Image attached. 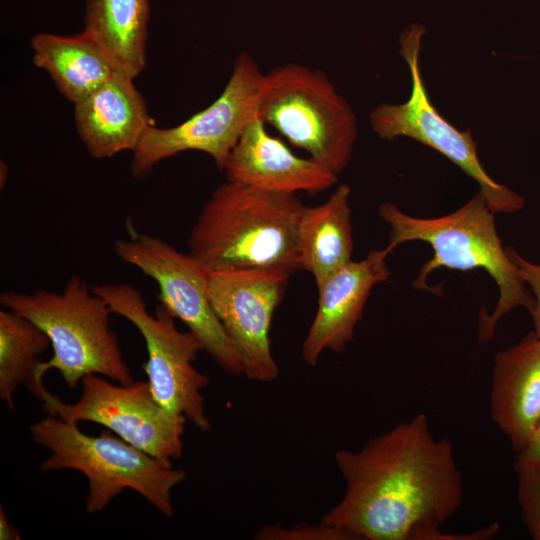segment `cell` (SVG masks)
I'll list each match as a JSON object with an SVG mask.
<instances>
[{
    "label": "cell",
    "instance_id": "d4e9b609",
    "mask_svg": "<svg viewBox=\"0 0 540 540\" xmlns=\"http://www.w3.org/2000/svg\"><path fill=\"white\" fill-rule=\"evenodd\" d=\"M20 538V532L9 522L7 515L0 508V539L19 540Z\"/></svg>",
    "mask_w": 540,
    "mask_h": 540
},
{
    "label": "cell",
    "instance_id": "52a82bcc",
    "mask_svg": "<svg viewBox=\"0 0 540 540\" xmlns=\"http://www.w3.org/2000/svg\"><path fill=\"white\" fill-rule=\"evenodd\" d=\"M117 314L132 323L142 335L148 358L143 369L156 400L168 410L183 415L202 432L211 429L202 395L209 377L194 362L203 346L191 332L180 331L175 317L161 304L154 314L134 286L120 283L92 287Z\"/></svg>",
    "mask_w": 540,
    "mask_h": 540
},
{
    "label": "cell",
    "instance_id": "cb8c5ba5",
    "mask_svg": "<svg viewBox=\"0 0 540 540\" xmlns=\"http://www.w3.org/2000/svg\"><path fill=\"white\" fill-rule=\"evenodd\" d=\"M540 463V424L527 445L516 452L514 467Z\"/></svg>",
    "mask_w": 540,
    "mask_h": 540
},
{
    "label": "cell",
    "instance_id": "9c48e42d",
    "mask_svg": "<svg viewBox=\"0 0 540 540\" xmlns=\"http://www.w3.org/2000/svg\"><path fill=\"white\" fill-rule=\"evenodd\" d=\"M113 249L123 263L157 282L160 304L188 327L226 374L243 375L240 356L210 301L209 271L188 253L132 227L128 238L117 239Z\"/></svg>",
    "mask_w": 540,
    "mask_h": 540
},
{
    "label": "cell",
    "instance_id": "4fadbf2b",
    "mask_svg": "<svg viewBox=\"0 0 540 540\" xmlns=\"http://www.w3.org/2000/svg\"><path fill=\"white\" fill-rule=\"evenodd\" d=\"M384 248L371 250L360 261H349L317 286L318 306L301 347V356L316 366L322 353H341L353 341L371 290L386 281L390 271Z\"/></svg>",
    "mask_w": 540,
    "mask_h": 540
},
{
    "label": "cell",
    "instance_id": "603a6c76",
    "mask_svg": "<svg viewBox=\"0 0 540 540\" xmlns=\"http://www.w3.org/2000/svg\"><path fill=\"white\" fill-rule=\"evenodd\" d=\"M506 250L516 266L518 275L530 286L534 294V304L529 313L533 319V331L540 338V264L525 259L513 247H506Z\"/></svg>",
    "mask_w": 540,
    "mask_h": 540
},
{
    "label": "cell",
    "instance_id": "ffe728a7",
    "mask_svg": "<svg viewBox=\"0 0 540 540\" xmlns=\"http://www.w3.org/2000/svg\"><path fill=\"white\" fill-rule=\"evenodd\" d=\"M51 345L35 323L8 309L0 311V398L15 408L14 395L33 379L38 356Z\"/></svg>",
    "mask_w": 540,
    "mask_h": 540
},
{
    "label": "cell",
    "instance_id": "7a4b0ae2",
    "mask_svg": "<svg viewBox=\"0 0 540 540\" xmlns=\"http://www.w3.org/2000/svg\"><path fill=\"white\" fill-rule=\"evenodd\" d=\"M305 205L297 194L228 180L217 187L188 237V254L209 272L301 269L298 229Z\"/></svg>",
    "mask_w": 540,
    "mask_h": 540
},
{
    "label": "cell",
    "instance_id": "44dd1931",
    "mask_svg": "<svg viewBox=\"0 0 540 540\" xmlns=\"http://www.w3.org/2000/svg\"><path fill=\"white\" fill-rule=\"evenodd\" d=\"M517 502L522 521L534 540H540V463L514 467Z\"/></svg>",
    "mask_w": 540,
    "mask_h": 540
},
{
    "label": "cell",
    "instance_id": "9a60e30c",
    "mask_svg": "<svg viewBox=\"0 0 540 540\" xmlns=\"http://www.w3.org/2000/svg\"><path fill=\"white\" fill-rule=\"evenodd\" d=\"M490 414L515 452L540 424V338L534 331L498 351L491 378Z\"/></svg>",
    "mask_w": 540,
    "mask_h": 540
},
{
    "label": "cell",
    "instance_id": "8992f818",
    "mask_svg": "<svg viewBox=\"0 0 540 540\" xmlns=\"http://www.w3.org/2000/svg\"><path fill=\"white\" fill-rule=\"evenodd\" d=\"M258 117L336 175L352 157L355 115L320 70L289 63L265 74Z\"/></svg>",
    "mask_w": 540,
    "mask_h": 540
},
{
    "label": "cell",
    "instance_id": "ac0fdd59",
    "mask_svg": "<svg viewBox=\"0 0 540 540\" xmlns=\"http://www.w3.org/2000/svg\"><path fill=\"white\" fill-rule=\"evenodd\" d=\"M31 46L34 65L45 70L74 104L116 72L103 48L85 31L73 36L39 33L32 37Z\"/></svg>",
    "mask_w": 540,
    "mask_h": 540
},
{
    "label": "cell",
    "instance_id": "7c38bea8",
    "mask_svg": "<svg viewBox=\"0 0 540 540\" xmlns=\"http://www.w3.org/2000/svg\"><path fill=\"white\" fill-rule=\"evenodd\" d=\"M291 274L281 269L209 272L212 307L250 380L271 382L279 376L270 328Z\"/></svg>",
    "mask_w": 540,
    "mask_h": 540
},
{
    "label": "cell",
    "instance_id": "277c9868",
    "mask_svg": "<svg viewBox=\"0 0 540 540\" xmlns=\"http://www.w3.org/2000/svg\"><path fill=\"white\" fill-rule=\"evenodd\" d=\"M0 303L41 328L53 348V356L39 362L26 386L30 392L44 385L43 378L51 369L59 371L71 389L90 374L120 384L134 381L111 328V309L81 276L73 275L62 292H2Z\"/></svg>",
    "mask_w": 540,
    "mask_h": 540
},
{
    "label": "cell",
    "instance_id": "5b68a950",
    "mask_svg": "<svg viewBox=\"0 0 540 540\" xmlns=\"http://www.w3.org/2000/svg\"><path fill=\"white\" fill-rule=\"evenodd\" d=\"M30 432L34 442L50 452L41 463L43 472L70 469L86 476L89 514L102 512L123 490L131 489L161 514L173 517L172 490L186 478L184 470L162 465L110 430L89 436L76 423L56 416L33 423Z\"/></svg>",
    "mask_w": 540,
    "mask_h": 540
},
{
    "label": "cell",
    "instance_id": "7402d4cb",
    "mask_svg": "<svg viewBox=\"0 0 540 540\" xmlns=\"http://www.w3.org/2000/svg\"><path fill=\"white\" fill-rule=\"evenodd\" d=\"M258 540H353L347 532L326 525L298 523L293 527H283L275 523L260 528L255 534Z\"/></svg>",
    "mask_w": 540,
    "mask_h": 540
},
{
    "label": "cell",
    "instance_id": "30bf717a",
    "mask_svg": "<svg viewBox=\"0 0 540 540\" xmlns=\"http://www.w3.org/2000/svg\"><path fill=\"white\" fill-rule=\"evenodd\" d=\"M264 75L249 54L241 53L222 93L208 107L177 126L145 130L132 151V176L144 178L160 161L185 151L208 154L223 171L244 129L258 117Z\"/></svg>",
    "mask_w": 540,
    "mask_h": 540
},
{
    "label": "cell",
    "instance_id": "ba28073f",
    "mask_svg": "<svg viewBox=\"0 0 540 540\" xmlns=\"http://www.w3.org/2000/svg\"><path fill=\"white\" fill-rule=\"evenodd\" d=\"M82 393L67 404L45 389L38 398L48 415L66 422L101 424L164 466L182 457L186 417L161 405L147 381L116 385L90 374L81 380Z\"/></svg>",
    "mask_w": 540,
    "mask_h": 540
},
{
    "label": "cell",
    "instance_id": "8fae6325",
    "mask_svg": "<svg viewBox=\"0 0 540 540\" xmlns=\"http://www.w3.org/2000/svg\"><path fill=\"white\" fill-rule=\"evenodd\" d=\"M425 28L415 24L400 36V54L409 66L412 89L402 104H381L370 114L373 131L392 141L406 136L438 151L473 178L495 213L513 214L524 207L522 196L494 181L483 168L476 143L469 131L451 125L432 105L419 67Z\"/></svg>",
    "mask_w": 540,
    "mask_h": 540
},
{
    "label": "cell",
    "instance_id": "2e32d148",
    "mask_svg": "<svg viewBox=\"0 0 540 540\" xmlns=\"http://www.w3.org/2000/svg\"><path fill=\"white\" fill-rule=\"evenodd\" d=\"M74 117L78 135L95 159L133 151L154 125L133 78L118 71L75 104Z\"/></svg>",
    "mask_w": 540,
    "mask_h": 540
},
{
    "label": "cell",
    "instance_id": "e0dca14e",
    "mask_svg": "<svg viewBox=\"0 0 540 540\" xmlns=\"http://www.w3.org/2000/svg\"><path fill=\"white\" fill-rule=\"evenodd\" d=\"M350 194V187L341 184L325 202L304 207L298 229L299 262L316 286L352 260Z\"/></svg>",
    "mask_w": 540,
    "mask_h": 540
},
{
    "label": "cell",
    "instance_id": "6da1fadb",
    "mask_svg": "<svg viewBox=\"0 0 540 540\" xmlns=\"http://www.w3.org/2000/svg\"><path fill=\"white\" fill-rule=\"evenodd\" d=\"M334 460L345 492L321 522L353 540H487L500 529L494 522L464 534L441 530L462 505L463 480L451 442L432 434L424 413Z\"/></svg>",
    "mask_w": 540,
    "mask_h": 540
},
{
    "label": "cell",
    "instance_id": "d6986e66",
    "mask_svg": "<svg viewBox=\"0 0 540 540\" xmlns=\"http://www.w3.org/2000/svg\"><path fill=\"white\" fill-rule=\"evenodd\" d=\"M149 0H87L85 29L116 71L135 78L145 67Z\"/></svg>",
    "mask_w": 540,
    "mask_h": 540
},
{
    "label": "cell",
    "instance_id": "3957f363",
    "mask_svg": "<svg viewBox=\"0 0 540 540\" xmlns=\"http://www.w3.org/2000/svg\"><path fill=\"white\" fill-rule=\"evenodd\" d=\"M378 215L390 227L385 249L392 253L402 243L424 241L433 256L422 264L414 289L433 291L428 276L438 268L459 271L485 270L499 288V298L491 314L479 312L478 339L489 342L500 319L516 307L532 310L534 298L517 273L516 266L497 233L495 212L479 191L456 211L436 217L419 218L402 212L391 202L378 207Z\"/></svg>",
    "mask_w": 540,
    "mask_h": 540
},
{
    "label": "cell",
    "instance_id": "5bb4252c",
    "mask_svg": "<svg viewBox=\"0 0 540 540\" xmlns=\"http://www.w3.org/2000/svg\"><path fill=\"white\" fill-rule=\"evenodd\" d=\"M223 171L228 180L288 194H316L338 181V175L325 165L296 155L283 140L272 136L259 117L246 126Z\"/></svg>",
    "mask_w": 540,
    "mask_h": 540
}]
</instances>
